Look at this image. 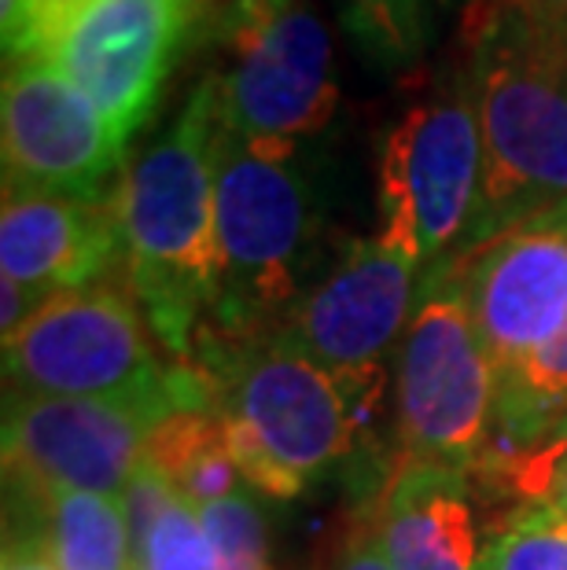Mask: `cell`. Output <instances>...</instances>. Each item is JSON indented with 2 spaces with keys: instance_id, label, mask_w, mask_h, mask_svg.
<instances>
[{
  "instance_id": "1",
  "label": "cell",
  "mask_w": 567,
  "mask_h": 570,
  "mask_svg": "<svg viewBox=\"0 0 567 570\" xmlns=\"http://www.w3.org/2000/svg\"><path fill=\"white\" fill-rule=\"evenodd\" d=\"M222 78L211 75L185 111L115 188L126 284L174 365H188L222 298L214 169L222 137Z\"/></svg>"
},
{
  "instance_id": "2",
  "label": "cell",
  "mask_w": 567,
  "mask_h": 570,
  "mask_svg": "<svg viewBox=\"0 0 567 570\" xmlns=\"http://www.w3.org/2000/svg\"><path fill=\"white\" fill-rule=\"evenodd\" d=\"M472 45L482 180L457 250L567 203V22L501 0Z\"/></svg>"
},
{
  "instance_id": "3",
  "label": "cell",
  "mask_w": 567,
  "mask_h": 570,
  "mask_svg": "<svg viewBox=\"0 0 567 570\" xmlns=\"http://www.w3.org/2000/svg\"><path fill=\"white\" fill-rule=\"evenodd\" d=\"M188 368L211 386L239 475L270 497L303 493L358 439V416L340 383L284 327L199 346Z\"/></svg>"
},
{
  "instance_id": "4",
  "label": "cell",
  "mask_w": 567,
  "mask_h": 570,
  "mask_svg": "<svg viewBox=\"0 0 567 570\" xmlns=\"http://www.w3.org/2000/svg\"><path fill=\"white\" fill-rule=\"evenodd\" d=\"M4 372L19 394L104 397L151 412H214L207 380L196 368H163L144 309L129 284L96 281L52 295L4 343Z\"/></svg>"
},
{
  "instance_id": "5",
  "label": "cell",
  "mask_w": 567,
  "mask_h": 570,
  "mask_svg": "<svg viewBox=\"0 0 567 570\" xmlns=\"http://www.w3.org/2000/svg\"><path fill=\"white\" fill-rule=\"evenodd\" d=\"M222 298L203 338H255L295 298L299 262L317 228L313 180L295 155H262L236 140L222 122L218 169Z\"/></svg>"
},
{
  "instance_id": "6",
  "label": "cell",
  "mask_w": 567,
  "mask_h": 570,
  "mask_svg": "<svg viewBox=\"0 0 567 570\" xmlns=\"http://www.w3.org/2000/svg\"><path fill=\"white\" fill-rule=\"evenodd\" d=\"M398 464L468 471L490 439L498 372L468 313L450 262L431 276L398 346Z\"/></svg>"
},
{
  "instance_id": "7",
  "label": "cell",
  "mask_w": 567,
  "mask_h": 570,
  "mask_svg": "<svg viewBox=\"0 0 567 570\" xmlns=\"http://www.w3.org/2000/svg\"><path fill=\"white\" fill-rule=\"evenodd\" d=\"M479 180L476 89L457 78L409 104L383 137L377 244L413 265L450 258L472 225Z\"/></svg>"
},
{
  "instance_id": "8",
  "label": "cell",
  "mask_w": 567,
  "mask_h": 570,
  "mask_svg": "<svg viewBox=\"0 0 567 570\" xmlns=\"http://www.w3.org/2000/svg\"><path fill=\"white\" fill-rule=\"evenodd\" d=\"M233 70L222 78L225 129L262 155H295L299 140L332 122L340 85L332 33L310 8L292 4L228 38Z\"/></svg>"
},
{
  "instance_id": "9",
  "label": "cell",
  "mask_w": 567,
  "mask_h": 570,
  "mask_svg": "<svg viewBox=\"0 0 567 570\" xmlns=\"http://www.w3.org/2000/svg\"><path fill=\"white\" fill-rule=\"evenodd\" d=\"M479 343L505 375L567 324V203L520 217L479 247L453 250Z\"/></svg>"
},
{
  "instance_id": "10",
  "label": "cell",
  "mask_w": 567,
  "mask_h": 570,
  "mask_svg": "<svg viewBox=\"0 0 567 570\" xmlns=\"http://www.w3.org/2000/svg\"><path fill=\"white\" fill-rule=\"evenodd\" d=\"M185 45L170 0H89L30 59H45L78 85L126 144L151 118Z\"/></svg>"
},
{
  "instance_id": "11",
  "label": "cell",
  "mask_w": 567,
  "mask_h": 570,
  "mask_svg": "<svg viewBox=\"0 0 567 570\" xmlns=\"http://www.w3.org/2000/svg\"><path fill=\"white\" fill-rule=\"evenodd\" d=\"M4 188L107 199L126 144L78 85L45 59H8L0 92Z\"/></svg>"
},
{
  "instance_id": "12",
  "label": "cell",
  "mask_w": 567,
  "mask_h": 570,
  "mask_svg": "<svg viewBox=\"0 0 567 570\" xmlns=\"http://www.w3.org/2000/svg\"><path fill=\"white\" fill-rule=\"evenodd\" d=\"M155 423L151 412L104 397L11 394L4 475L30 501L56 490L123 497Z\"/></svg>"
},
{
  "instance_id": "13",
  "label": "cell",
  "mask_w": 567,
  "mask_h": 570,
  "mask_svg": "<svg viewBox=\"0 0 567 570\" xmlns=\"http://www.w3.org/2000/svg\"><path fill=\"white\" fill-rule=\"evenodd\" d=\"M417 265L380 244H354L335 269L287 309V338L340 383L346 402L365 397L380 361L413 306Z\"/></svg>"
},
{
  "instance_id": "14",
  "label": "cell",
  "mask_w": 567,
  "mask_h": 570,
  "mask_svg": "<svg viewBox=\"0 0 567 570\" xmlns=\"http://www.w3.org/2000/svg\"><path fill=\"white\" fill-rule=\"evenodd\" d=\"M123 254L115 188L107 199L48 196L4 188L0 210V269L45 302L104 281Z\"/></svg>"
},
{
  "instance_id": "15",
  "label": "cell",
  "mask_w": 567,
  "mask_h": 570,
  "mask_svg": "<svg viewBox=\"0 0 567 570\" xmlns=\"http://www.w3.org/2000/svg\"><path fill=\"white\" fill-rule=\"evenodd\" d=\"M468 471L409 464L394 468L372 523L394 570H479V530L468 501Z\"/></svg>"
},
{
  "instance_id": "16",
  "label": "cell",
  "mask_w": 567,
  "mask_h": 570,
  "mask_svg": "<svg viewBox=\"0 0 567 570\" xmlns=\"http://www.w3.org/2000/svg\"><path fill=\"white\" fill-rule=\"evenodd\" d=\"M144 460L159 468V475L170 482L177 501L192 512H203L207 504H218L239 490V468L228 449V431L218 412H170L159 420L144 445Z\"/></svg>"
},
{
  "instance_id": "17",
  "label": "cell",
  "mask_w": 567,
  "mask_h": 570,
  "mask_svg": "<svg viewBox=\"0 0 567 570\" xmlns=\"http://www.w3.org/2000/svg\"><path fill=\"white\" fill-rule=\"evenodd\" d=\"M56 570H137L123 501L86 490H56L30 501Z\"/></svg>"
},
{
  "instance_id": "18",
  "label": "cell",
  "mask_w": 567,
  "mask_h": 570,
  "mask_svg": "<svg viewBox=\"0 0 567 570\" xmlns=\"http://www.w3.org/2000/svg\"><path fill=\"white\" fill-rule=\"evenodd\" d=\"M493 420L512 445L567 439V324L512 372L498 375Z\"/></svg>"
},
{
  "instance_id": "19",
  "label": "cell",
  "mask_w": 567,
  "mask_h": 570,
  "mask_svg": "<svg viewBox=\"0 0 567 570\" xmlns=\"http://www.w3.org/2000/svg\"><path fill=\"white\" fill-rule=\"evenodd\" d=\"M343 22L361 56L383 70L417 63L428 45L424 0H343Z\"/></svg>"
},
{
  "instance_id": "20",
  "label": "cell",
  "mask_w": 567,
  "mask_h": 570,
  "mask_svg": "<svg viewBox=\"0 0 567 570\" xmlns=\"http://www.w3.org/2000/svg\"><path fill=\"white\" fill-rule=\"evenodd\" d=\"M479 570H567V515L546 501L524 504L482 549Z\"/></svg>"
},
{
  "instance_id": "21",
  "label": "cell",
  "mask_w": 567,
  "mask_h": 570,
  "mask_svg": "<svg viewBox=\"0 0 567 570\" xmlns=\"http://www.w3.org/2000/svg\"><path fill=\"white\" fill-rule=\"evenodd\" d=\"M199 523L211 538L218 570H273L270 544H265V523L258 515V504L247 493L207 504L199 512Z\"/></svg>"
},
{
  "instance_id": "22",
  "label": "cell",
  "mask_w": 567,
  "mask_h": 570,
  "mask_svg": "<svg viewBox=\"0 0 567 570\" xmlns=\"http://www.w3.org/2000/svg\"><path fill=\"white\" fill-rule=\"evenodd\" d=\"M144 570H218L211 538L199 523V512L188 504H174L155 527L144 556Z\"/></svg>"
},
{
  "instance_id": "23",
  "label": "cell",
  "mask_w": 567,
  "mask_h": 570,
  "mask_svg": "<svg viewBox=\"0 0 567 570\" xmlns=\"http://www.w3.org/2000/svg\"><path fill=\"white\" fill-rule=\"evenodd\" d=\"M118 501H123L133 560H137V570H144V556H148L151 533H155V527L163 523V515L177 504V493H174L170 482L159 475V468H151L148 460H140Z\"/></svg>"
},
{
  "instance_id": "24",
  "label": "cell",
  "mask_w": 567,
  "mask_h": 570,
  "mask_svg": "<svg viewBox=\"0 0 567 570\" xmlns=\"http://www.w3.org/2000/svg\"><path fill=\"white\" fill-rule=\"evenodd\" d=\"M89 0H0V27H4V59L38 56L41 41L67 16L86 8Z\"/></svg>"
},
{
  "instance_id": "25",
  "label": "cell",
  "mask_w": 567,
  "mask_h": 570,
  "mask_svg": "<svg viewBox=\"0 0 567 570\" xmlns=\"http://www.w3.org/2000/svg\"><path fill=\"white\" fill-rule=\"evenodd\" d=\"M329 570H394L388 552H383V541L377 533V523H372V512L365 519H354V523L343 527Z\"/></svg>"
},
{
  "instance_id": "26",
  "label": "cell",
  "mask_w": 567,
  "mask_h": 570,
  "mask_svg": "<svg viewBox=\"0 0 567 570\" xmlns=\"http://www.w3.org/2000/svg\"><path fill=\"white\" fill-rule=\"evenodd\" d=\"M180 27H185V38H199V33H222V19H225V4L228 0H170Z\"/></svg>"
},
{
  "instance_id": "27",
  "label": "cell",
  "mask_w": 567,
  "mask_h": 570,
  "mask_svg": "<svg viewBox=\"0 0 567 570\" xmlns=\"http://www.w3.org/2000/svg\"><path fill=\"white\" fill-rule=\"evenodd\" d=\"M295 0H228L225 4V19H222V38L228 41L233 33L255 27V22L276 16V11L292 8Z\"/></svg>"
},
{
  "instance_id": "28",
  "label": "cell",
  "mask_w": 567,
  "mask_h": 570,
  "mask_svg": "<svg viewBox=\"0 0 567 570\" xmlns=\"http://www.w3.org/2000/svg\"><path fill=\"white\" fill-rule=\"evenodd\" d=\"M4 570H56L48 560L41 533H22V538L4 544Z\"/></svg>"
},
{
  "instance_id": "29",
  "label": "cell",
  "mask_w": 567,
  "mask_h": 570,
  "mask_svg": "<svg viewBox=\"0 0 567 570\" xmlns=\"http://www.w3.org/2000/svg\"><path fill=\"white\" fill-rule=\"evenodd\" d=\"M549 508H557L560 515H567V453L557 464V475H553V487H549V497H546Z\"/></svg>"
},
{
  "instance_id": "30",
  "label": "cell",
  "mask_w": 567,
  "mask_h": 570,
  "mask_svg": "<svg viewBox=\"0 0 567 570\" xmlns=\"http://www.w3.org/2000/svg\"><path fill=\"white\" fill-rule=\"evenodd\" d=\"M516 4H524L530 11H538V16H549L557 22H567V0H516Z\"/></svg>"
}]
</instances>
